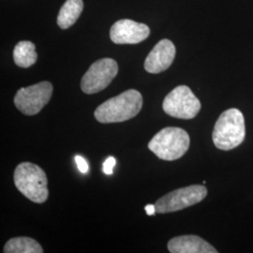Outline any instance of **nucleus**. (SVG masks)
Segmentation results:
<instances>
[{"label":"nucleus","mask_w":253,"mask_h":253,"mask_svg":"<svg viewBox=\"0 0 253 253\" xmlns=\"http://www.w3.org/2000/svg\"><path fill=\"white\" fill-rule=\"evenodd\" d=\"M142 107V94L135 89H128L101 103L94 116L103 124L119 123L135 118Z\"/></svg>","instance_id":"obj_1"},{"label":"nucleus","mask_w":253,"mask_h":253,"mask_svg":"<svg viewBox=\"0 0 253 253\" xmlns=\"http://www.w3.org/2000/svg\"><path fill=\"white\" fill-rule=\"evenodd\" d=\"M245 136L244 117L238 109L232 108L219 116L213 129L212 139L217 148L228 151L241 145Z\"/></svg>","instance_id":"obj_2"},{"label":"nucleus","mask_w":253,"mask_h":253,"mask_svg":"<svg viewBox=\"0 0 253 253\" xmlns=\"http://www.w3.org/2000/svg\"><path fill=\"white\" fill-rule=\"evenodd\" d=\"M13 179L17 190L33 203L42 204L48 198V179L45 172L36 164L20 163L14 171Z\"/></svg>","instance_id":"obj_3"},{"label":"nucleus","mask_w":253,"mask_h":253,"mask_svg":"<svg viewBox=\"0 0 253 253\" xmlns=\"http://www.w3.org/2000/svg\"><path fill=\"white\" fill-rule=\"evenodd\" d=\"M188 132L180 127L169 126L160 130L148 143V148L159 159L172 162L182 158L190 147Z\"/></svg>","instance_id":"obj_4"},{"label":"nucleus","mask_w":253,"mask_h":253,"mask_svg":"<svg viewBox=\"0 0 253 253\" xmlns=\"http://www.w3.org/2000/svg\"><path fill=\"white\" fill-rule=\"evenodd\" d=\"M163 108L170 117L189 120L199 114L201 102L189 86L179 85L165 97Z\"/></svg>","instance_id":"obj_5"},{"label":"nucleus","mask_w":253,"mask_h":253,"mask_svg":"<svg viewBox=\"0 0 253 253\" xmlns=\"http://www.w3.org/2000/svg\"><path fill=\"white\" fill-rule=\"evenodd\" d=\"M208 195L205 186L192 185L172 190L158 200L155 204L157 213L166 214L190 208L202 202Z\"/></svg>","instance_id":"obj_6"},{"label":"nucleus","mask_w":253,"mask_h":253,"mask_svg":"<svg viewBox=\"0 0 253 253\" xmlns=\"http://www.w3.org/2000/svg\"><path fill=\"white\" fill-rule=\"evenodd\" d=\"M52 95V84L49 82H41L36 84L20 88L14 97V104L22 114L26 116H35L50 101Z\"/></svg>","instance_id":"obj_7"},{"label":"nucleus","mask_w":253,"mask_h":253,"mask_svg":"<svg viewBox=\"0 0 253 253\" xmlns=\"http://www.w3.org/2000/svg\"><path fill=\"white\" fill-rule=\"evenodd\" d=\"M118 65L112 58H101L94 62L84 73L81 89L85 94H95L104 90L118 75Z\"/></svg>","instance_id":"obj_8"},{"label":"nucleus","mask_w":253,"mask_h":253,"mask_svg":"<svg viewBox=\"0 0 253 253\" xmlns=\"http://www.w3.org/2000/svg\"><path fill=\"white\" fill-rule=\"evenodd\" d=\"M150 29L145 24L122 19L116 22L110 30V38L117 44H137L146 40Z\"/></svg>","instance_id":"obj_9"},{"label":"nucleus","mask_w":253,"mask_h":253,"mask_svg":"<svg viewBox=\"0 0 253 253\" xmlns=\"http://www.w3.org/2000/svg\"><path fill=\"white\" fill-rule=\"evenodd\" d=\"M175 52V47L170 40H162L154 46L152 51L145 58V71L153 74L166 71L173 62Z\"/></svg>","instance_id":"obj_10"},{"label":"nucleus","mask_w":253,"mask_h":253,"mask_svg":"<svg viewBox=\"0 0 253 253\" xmlns=\"http://www.w3.org/2000/svg\"><path fill=\"white\" fill-rule=\"evenodd\" d=\"M171 253H217L211 245L197 235H181L172 238L167 245Z\"/></svg>","instance_id":"obj_11"},{"label":"nucleus","mask_w":253,"mask_h":253,"mask_svg":"<svg viewBox=\"0 0 253 253\" xmlns=\"http://www.w3.org/2000/svg\"><path fill=\"white\" fill-rule=\"evenodd\" d=\"M84 9L83 0H67L59 10L57 25L62 29L72 27L81 15Z\"/></svg>","instance_id":"obj_12"},{"label":"nucleus","mask_w":253,"mask_h":253,"mask_svg":"<svg viewBox=\"0 0 253 253\" xmlns=\"http://www.w3.org/2000/svg\"><path fill=\"white\" fill-rule=\"evenodd\" d=\"M38 54L35 44L29 41L18 42L13 50V60L20 68H29L36 63Z\"/></svg>","instance_id":"obj_13"},{"label":"nucleus","mask_w":253,"mask_h":253,"mask_svg":"<svg viewBox=\"0 0 253 253\" xmlns=\"http://www.w3.org/2000/svg\"><path fill=\"white\" fill-rule=\"evenodd\" d=\"M5 253H42V246L30 237H14L4 246Z\"/></svg>","instance_id":"obj_14"},{"label":"nucleus","mask_w":253,"mask_h":253,"mask_svg":"<svg viewBox=\"0 0 253 253\" xmlns=\"http://www.w3.org/2000/svg\"><path fill=\"white\" fill-rule=\"evenodd\" d=\"M116 163H117V161H116V159L114 157H109L108 159L103 163L102 170H103L104 173H106L108 175L112 174Z\"/></svg>","instance_id":"obj_15"},{"label":"nucleus","mask_w":253,"mask_h":253,"mask_svg":"<svg viewBox=\"0 0 253 253\" xmlns=\"http://www.w3.org/2000/svg\"><path fill=\"white\" fill-rule=\"evenodd\" d=\"M75 162L78 166V169L82 173H86L88 172V164L85 162V160L81 157V156H76L75 157Z\"/></svg>","instance_id":"obj_16"},{"label":"nucleus","mask_w":253,"mask_h":253,"mask_svg":"<svg viewBox=\"0 0 253 253\" xmlns=\"http://www.w3.org/2000/svg\"><path fill=\"white\" fill-rule=\"evenodd\" d=\"M145 210L148 216H153V215H155V213L157 212L155 205H147V206H145Z\"/></svg>","instance_id":"obj_17"}]
</instances>
